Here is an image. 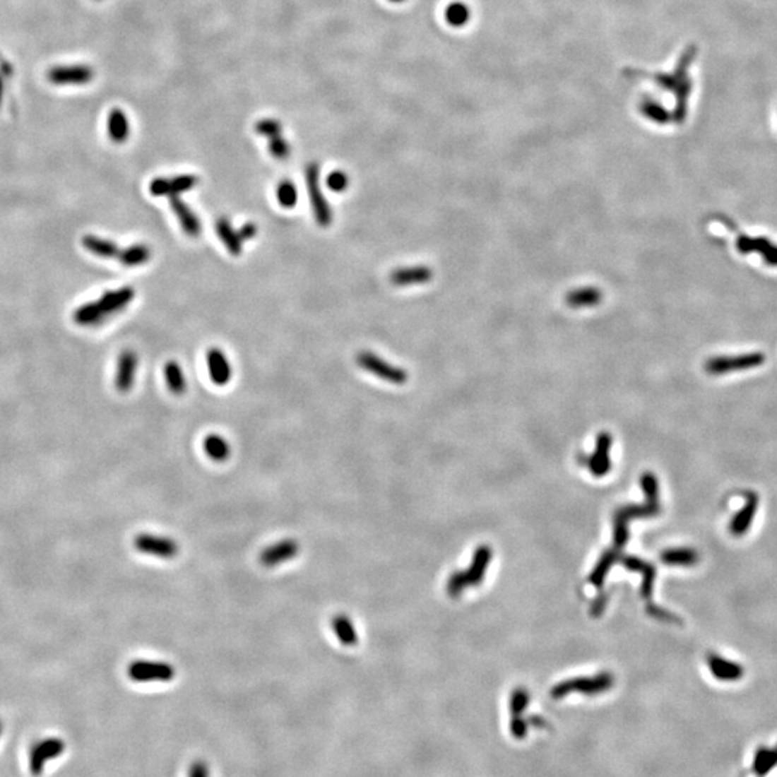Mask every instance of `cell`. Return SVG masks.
Segmentation results:
<instances>
[{"mask_svg": "<svg viewBox=\"0 0 777 777\" xmlns=\"http://www.w3.org/2000/svg\"><path fill=\"white\" fill-rule=\"evenodd\" d=\"M641 485H642V488L646 494V504H643V505H629V507L620 509L615 514V520H613L615 546H613V549L607 550L602 556V559L599 560V563L593 569V571L591 574V580L595 583V585H602V583L605 581V577H606L607 571L610 570L613 563L619 559V552L625 547V544L628 541V523L632 518L656 516L660 510L659 509L658 480H656V477L652 473L643 474L642 478H641Z\"/></svg>", "mask_w": 777, "mask_h": 777, "instance_id": "cell-1", "label": "cell"}, {"mask_svg": "<svg viewBox=\"0 0 777 777\" xmlns=\"http://www.w3.org/2000/svg\"><path fill=\"white\" fill-rule=\"evenodd\" d=\"M492 552L488 546H481L475 550L473 564L468 570L453 573L446 583V592L449 596H459L466 588L477 586L484 580L485 571L491 562Z\"/></svg>", "mask_w": 777, "mask_h": 777, "instance_id": "cell-2", "label": "cell"}, {"mask_svg": "<svg viewBox=\"0 0 777 777\" xmlns=\"http://www.w3.org/2000/svg\"><path fill=\"white\" fill-rule=\"evenodd\" d=\"M305 182L308 189V196L316 220L320 226H328L333 220L331 208L324 196L320 186V166L317 163H309L305 170Z\"/></svg>", "mask_w": 777, "mask_h": 777, "instance_id": "cell-3", "label": "cell"}, {"mask_svg": "<svg viewBox=\"0 0 777 777\" xmlns=\"http://www.w3.org/2000/svg\"><path fill=\"white\" fill-rule=\"evenodd\" d=\"M613 685V677L607 672H603L600 675L592 677V678H577V680H569L557 684L552 689V695L554 698H562L564 695H569L570 692H581L588 695H595L605 692Z\"/></svg>", "mask_w": 777, "mask_h": 777, "instance_id": "cell-4", "label": "cell"}, {"mask_svg": "<svg viewBox=\"0 0 777 777\" xmlns=\"http://www.w3.org/2000/svg\"><path fill=\"white\" fill-rule=\"evenodd\" d=\"M65 752V742L61 737H48L36 742L29 752V769L32 776L37 777L44 771L48 761L59 757Z\"/></svg>", "mask_w": 777, "mask_h": 777, "instance_id": "cell-5", "label": "cell"}, {"mask_svg": "<svg viewBox=\"0 0 777 777\" xmlns=\"http://www.w3.org/2000/svg\"><path fill=\"white\" fill-rule=\"evenodd\" d=\"M356 360L363 370L380 377L384 381L393 383V384H405L408 381L406 370L387 363L386 360H383L381 357H379L372 352L359 353Z\"/></svg>", "mask_w": 777, "mask_h": 777, "instance_id": "cell-6", "label": "cell"}, {"mask_svg": "<svg viewBox=\"0 0 777 777\" xmlns=\"http://www.w3.org/2000/svg\"><path fill=\"white\" fill-rule=\"evenodd\" d=\"M134 547L143 554L166 560L174 559L179 554V544L173 538L150 533H141L136 535Z\"/></svg>", "mask_w": 777, "mask_h": 777, "instance_id": "cell-7", "label": "cell"}, {"mask_svg": "<svg viewBox=\"0 0 777 777\" xmlns=\"http://www.w3.org/2000/svg\"><path fill=\"white\" fill-rule=\"evenodd\" d=\"M176 675L174 667L160 660H134L129 667V677L136 682L172 681Z\"/></svg>", "mask_w": 777, "mask_h": 777, "instance_id": "cell-8", "label": "cell"}, {"mask_svg": "<svg viewBox=\"0 0 777 777\" xmlns=\"http://www.w3.org/2000/svg\"><path fill=\"white\" fill-rule=\"evenodd\" d=\"M94 78L95 71L90 65H59L48 71V80L55 85H87Z\"/></svg>", "mask_w": 777, "mask_h": 777, "instance_id": "cell-9", "label": "cell"}, {"mask_svg": "<svg viewBox=\"0 0 777 777\" xmlns=\"http://www.w3.org/2000/svg\"><path fill=\"white\" fill-rule=\"evenodd\" d=\"M759 507H760V495L753 490L746 491L743 507L731 517L728 524V531L732 537H737V538L743 537L750 531L756 520Z\"/></svg>", "mask_w": 777, "mask_h": 777, "instance_id": "cell-10", "label": "cell"}, {"mask_svg": "<svg viewBox=\"0 0 777 777\" xmlns=\"http://www.w3.org/2000/svg\"><path fill=\"white\" fill-rule=\"evenodd\" d=\"M199 179L194 174H179L174 177H155L150 183V193L153 196H179L180 193L189 191L198 186Z\"/></svg>", "mask_w": 777, "mask_h": 777, "instance_id": "cell-11", "label": "cell"}, {"mask_svg": "<svg viewBox=\"0 0 777 777\" xmlns=\"http://www.w3.org/2000/svg\"><path fill=\"white\" fill-rule=\"evenodd\" d=\"M301 550L299 542L295 538H284L278 542L271 544L259 554V563L263 567H277L285 562L292 560Z\"/></svg>", "mask_w": 777, "mask_h": 777, "instance_id": "cell-12", "label": "cell"}, {"mask_svg": "<svg viewBox=\"0 0 777 777\" xmlns=\"http://www.w3.org/2000/svg\"><path fill=\"white\" fill-rule=\"evenodd\" d=\"M707 665L711 675L721 682H737L746 674V670L740 663H735V660L713 652L707 656Z\"/></svg>", "mask_w": 777, "mask_h": 777, "instance_id": "cell-13", "label": "cell"}, {"mask_svg": "<svg viewBox=\"0 0 777 777\" xmlns=\"http://www.w3.org/2000/svg\"><path fill=\"white\" fill-rule=\"evenodd\" d=\"M610 446H612V437L607 432L599 434L598 439H596V449H595L593 455H591L585 459L586 466L589 468V471L592 473V475L605 477L609 473V470L612 468L610 458H609Z\"/></svg>", "mask_w": 777, "mask_h": 777, "instance_id": "cell-14", "label": "cell"}, {"mask_svg": "<svg viewBox=\"0 0 777 777\" xmlns=\"http://www.w3.org/2000/svg\"><path fill=\"white\" fill-rule=\"evenodd\" d=\"M137 364H138V357L133 350H124V352L120 355L119 364H117L115 387L119 389L121 393H127L131 391L136 380Z\"/></svg>", "mask_w": 777, "mask_h": 777, "instance_id": "cell-15", "label": "cell"}, {"mask_svg": "<svg viewBox=\"0 0 777 777\" xmlns=\"http://www.w3.org/2000/svg\"><path fill=\"white\" fill-rule=\"evenodd\" d=\"M169 199H170V208L176 213L180 222V226L186 235L191 238L199 237L202 232V223L198 215L190 209V206L183 199H180V196H170Z\"/></svg>", "mask_w": 777, "mask_h": 777, "instance_id": "cell-16", "label": "cell"}, {"mask_svg": "<svg viewBox=\"0 0 777 777\" xmlns=\"http://www.w3.org/2000/svg\"><path fill=\"white\" fill-rule=\"evenodd\" d=\"M136 297V291L131 287H123L114 291H107L98 298V305L108 319L109 316L120 313Z\"/></svg>", "mask_w": 777, "mask_h": 777, "instance_id": "cell-17", "label": "cell"}, {"mask_svg": "<svg viewBox=\"0 0 777 777\" xmlns=\"http://www.w3.org/2000/svg\"><path fill=\"white\" fill-rule=\"evenodd\" d=\"M763 356L761 355H753V356H743V357H737V359H730V357H718V359H711L707 362L706 364V370L710 373V374H723V373H728V372H732V370H743L746 367H752V366H757L760 363H763Z\"/></svg>", "mask_w": 777, "mask_h": 777, "instance_id": "cell-18", "label": "cell"}, {"mask_svg": "<svg viewBox=\"0 0 777 777\" xmlns=\"http://www.w3.org/2000/svg\"><path fill=\"white\" fill-rule=\"evenodd\" d=\"M206 363L209 369L210 379L218 386H225L232 379V366L226 355L218 347L209 348L206 353Z\"/></svg>", "mask_w": 777, "mask_h": 777, "instance_id": "cell-19", "label": "cell"}, {"mask_svg": "<svg viewBox=\"0 0 777 777\" xmlns=\"http://www.w3.org/2000/svg\"><path fill=\"white\" fill-rule=\"evenodd\" d=\"M434 277V272L429 266H409V268H399L395 269L391 274V283L396 287H408V285H419L429 283Z\"/></svg>", "mask_w": 777, "mask_h": 777, "instance_id": "cell-20", "label": "cell"}, {"mask_svg": "<svg viewBox=\"0 0 777 777\" xmlns=\"http://www.w3.org/2000/svg\"><path fill=\"white\" fill-rule=\"evenodd\" d=\"M108 136L112 143L123 144L130 136V121L121 108H114L108 114Z\"/></svg>", "mask_w": 777, "mask_h": 777, "instance_id": "cell-21", "label": "cell"}, {"mask_svg": "<svg viewBox=\"0 0 777 777\" xmlns=\"http://www.w3.org/2000/svg\"><path fill=\"white\" fill-rule=\"evenodd\" d=\"M622 564H624L627 569L629 570H635V571H641L643 574V581H642V588H641V593H642V598L649 600L651 596H652V588H653V580H655V574H656V570L652 564L646 563V562H642L641 559L638 557H632V556H622L620 559Z\"/></svg>", "mask_w": 777, "mask_h": 777, "instance_id": "cell-22", "label": "cell"}, {"mask_svg": "<svg viewBox=\"0 0 777 777\" xmlns=\"http://www.w3.org/2000/svg\"><path fill=\"white\" fill-rule=\"evenodd\" d=\"M331 629L343 646H356L359 643V635L352 619L344 613H337L331 617Z\"/></svg>", "mask_w": 777, "mask_h": 777, "instance_id": "cell-23", "label": "cell"}, {"mask_svg": "<svg viewBox=\"0 0 777 777\" xmlns=\"http://www.w3.org/2000/svg\"><path fill=\"white\" fill-rule=\"evenodd\" d=\"M660 560L664 564L672 567H692L699 562V554L691 547H675L660 553Z\"/></svg>", "mask_w": 777, "mask_h": 777, "instance_id": "cell-24", "label": "cell"}, {"mask_svg": "<svg viewBox=\"0 0 777 777\" xmlns=\"http://www.w3.org/2000/svg\"><path fill=\"white\" fill-rule=\"evenodd\" d=\"M216 233L219 235V238L222 239L223 245L226 247V249L232 254V255H241L242 254V249H244V241L241 239L238 230L233 229L232 223L229 222L227 218H220L218 219L216 222Z\"/></svg>", "mask_w": 777, "mask_h": 777, "instance_id": "cell-25", "label": "cell"}, {"mask_svg": "<svg viewBox=\"0 0 777 777\" xmlns=\"http://www.w3.org/2000/svg\"><path fill=\"white\" fill-rule=\"evenodd\" d=\"M602 298H603V294L600 290L595 288V287H585V288H580V290H574L571 292L567 294L566 297V304L570 307V308H591V307H595L598 304L602 302Z\"/></svg>", "mask_w": 777, "mask_h": 777, "instance_id": "cell-26", "label": "cell"}, {"mask_svg": "<svg viewBox=\"0 0 777 777\" xmlns=\"http://www.w3.org/2000/svg\"><path fill=\"white\" fill-rule=\"evenodd\" d=\"M777 767V745L773 747H759L754 753L752 771L757 777L767 776L773 769Z\"/></svg>", "mask_w": 777, "mask_h": 777, "instance_id": "cell-27", "label": "cell"}, {"mask_svg": "<svg viewBox=\"0 0 777 777\" xmlns=\"http://www.w3.org/2000/svg\"><path fill=\"white\" fill-rule=\"evenodd\" d=\"M73 320H75L76 324L84 326V327H95V326L102 324L107 320V317L102 313V309L98 305V302L91 301V302H87L81 307H78L73 311Z\"/></svg>", "mask_w": 777, "mask_h": 777, "instance_id": "cell-28", "label": "cell"}, {"mask_svg": "<svg viewBox=\"0 0 777 777\" xmlns=\"http://www.w3.org/2000/svg\"><path fill=\"white\" fill-rule=\"evenodd\" d=\"M83 245L87 251L101 258H117L120 254V248L115 242L95 235H85L83 238Z\"/></svg>", "mask_w": 777, "mask_h": 777, "instance_id": "cell-29", "label": "cell"}, {"mask_svg": "<svg viewBox=\"0 0 777 777\" xmlns=\"http://www.w3.org/2000/svg\"><path fill=\"white\" fill-rule=\"evenodd\" d=\"M165 376H166V383H167V387L169 391L176 395V396H182L186 393V389H187V381H186V376L180 367V364L174 360L169 362L166 366H165Z\"/></svg>", "mask_w": 777, "mask_h": 777, "instance_id": "cell-30", "label": "cell"}, {"mask_svg": "<svg viewBox=\"0 0 777 777\" xmlns=\"http://www.w3.org/2000/svg\"><path fill=\"white\" fill-rule=\"evenodd\" d=\"M203 449L216 462H225L230 455V448L223 437L210 434L203 439Z\"/></svg>", "mask_w": 777, "mask_h": 777, "instance_id": "cell-31", "label": "cell"}, {"mask_svg": "<svg viewBox=\"0 0 777 777\" xmlns=\"http://www.w3.org/2000/svg\"><path fill=\"white\" fill-rule=\"evenodd\" d=\"M117 258L120 259L124 266H137L146 263L151 258V249L144 244H137L120 251Z\"/></svg>", "mask_w": 777, "mask_h": 777, "instance_id": "cell-32", "label": "cell"}, {"mask_svg": "<svg viewBox=\"0 0 777 777\" xmlns=\"http://www.w3.org/2000/svg\"><path fill=\"white\" fill-rule=\"evenodd\" d=\"M639 109L643 117L656 124H667L671 121L670 112L663 105L652 100H642L639 104Z\"/></svg>", "mask_w": 777, "mask_h": 777, "instance_id": "cell-33", "label": "cell"}, {"mask_svg": "<svg viewBox=\"0 0 777 777\" xmlns=\"http://www.w3.org/2000/svg\"><path fill=\"white\" fill-rule=\"evenodd\" d=\"M277 198L281 206L285 209H292L298 201V191L295 184L291 180H283L277 187Z\"/></svg>", "mask_w": 777, "mask_h": 777, "instance_id": "cell-34", "label": "cell"}, {"mask_svg": "<svg viewBox=\"0 0 777 777\" xmlns=\"http://www.w3.org/2000/svg\"><path fill=\"white\" fill-rule=\"evenodd\" d=\"M445 19L451 26H463L470 19V9L459 2L451 4L445 11Z\"/></svg>", "mask_w": 777, "mask_h": 777, "instance_id": "cell-35", "label": "cell"}, {"mask_svg": "<svg viewBox=\"0 0 777 777\" xmlns=\"http://www.w3.org/2000/svg\"><path fill=\"white\" fill-rule=\"evenodd\" d=\"M268 150L269 153L272 154V158H275L278 160H285L290 153H291V146L290 143L280 134V136H275L269 138L268 141Z\"/></svg>", "mask_w": 777, "mask_h": 777, "instance_id": "cell-36", "label": "cell"}, {"mask_svg": "<svg viewBox=\"0 0 777 777\" xmlns=\"http://www.w3.org/2000/svg\"><path fill=\"white\" fill-rule=\"evenodd\" d=\"M255 131L256 134L269 140L283 133V124L280 120H275V119H263L255 124Z\"/></svg>", "mask_w": 777, "mask_h": 777, "instance_id": "cell-37", "label": "cell"}, {"mask_svg": "<svg viewBox=\"0 0 777 777\" xmlns=\"http://www.w3.org/2000/svg\"><path fill=\"white\" fill-rule=\"evenodd\" d=\"M327 186L333 191H344L348 187V176L343 170H334L327 177Z\"/></svg>", "mask_w": 777, "mask_h": 777, "instance_id": "cell-38", "label": "cell"}, {"mask_svg": "<svg viewBox=\"0 0 777 777\" xmlns=\"http://www.w3.org/2000/svg\"><path fill=\"white\" fill-rule=\"evenodd\" d=\"M646 612H648L649 616L663 620V622H667V624H681V619L677 615H674V613H671V612H668L663 607H659V606H655V605L649 603L646 606Z\"/></svg>", "mask_w": 777, "mask_h": 777, "instance_id": "cell-39", "label": "cell"}, {"mask_svg": "<svg viewBox=\"0 0 777 777\" xmlns=\"http://www.w3.org/2000/svg\"><path fill=\"white\" fill-rule=\"evenodd\" d=\"M528 703V694L526 692V689L520 688V689H516V692L513 694V698H511V710L514 713V716H518L527 706Z\"/></svg>", "mask_w": 777, "mask_h": 777, "instance_id": "cell-40", "label": "cell"}, {"mask_svg": "<svg viewBox=\"0 0 777 777\" xmlns=\"http://www.w3.org/2000/svg\"><path fill=\"white\" fill-rule=\"evenodd\" d=\"M189 777H209V769L203 761L193 763V766L190 767Z\"/></svg>", "mask_w": 777, "mask_h": 777, "instance_id": "cell-41", "label": "cell"}, {"mask_svg": "<svg viewBox=\"0 0 777 777\" xmlns=\"http://www.w3.org/2000/svg\"><path fill=\"white\" fill-rule=\"evenodd\" d=\"M238 233H239V237L244 242L249 241L254 237H256V225L255 223H247L238 230Z\"/></svg>", "mask_w": 777, "mask_h": 777, "instance_id": "cell-42", "label": "cell"}, {"mask_svg": "<svg viewBox=\"0 0 777 777\" xmlns=\"http://www.w3.org/2000/svg\"><path fill=\"white\" fill-rule=\"evenodd\" d=\"M606 605V596H602L600 599H598L593 606H592V613L593 616H599L602 612H603V607Z\"/></svg>", "mask_w": 777, "mask_h": 777, "instance_id": "cell-43", "label": "cell"}, {"mask_svg": "<svg viewBox=\"0 0 777 777\" xmlns=\"http://www.w3.org/2000/svg\"><path fill=\"white\" fill-rule=\"evenodd\" d=\"M4 94H5V84L2 76H0V105H2V101H4Z\"/></svg>", "mask_w": 777, "mask_h": 777, "instance_id": "cell-44", "label": "cell"}, {"mask_svg": "<svg viewBox=\"0 0 777 777\" xmlns=\"http://www.w3.org/2000/svg\"><path fill=\"white\" fill-rule=\"evenodd\" d=\"M389 2H392V4H402V2H405V0H389Z\"/></svg>", "mask_w": 777, "mask_h": 777, "instance_id": "cell-45", "label": "cell"}, {"mask_svg": "<svg viewBox=\"0 0 777 777\" xmlns=\"http://www.w3.org/2000/svg\"><path fill=\"white\" fill-rule=\"evenodd\" d=\"M2 730H4V724H2V721H0V735H2Z\"/></svg>", "mask_w": 777, "mask_h": 777, "instance_id": "cell-46", "label": "cell"}, {"mask_svg": "<svg viewBox=\"0 0 777 777\" xmlns=\"http://www.w3.org/2000/svg\"><path fill=\"white\" fill-rule=\"evenodd\" d=\"M97 2H100V0H97Z\"/></svg>", "mask_w": 777, "mask_h": 777, "instance_id": "cell-47", "label": "cell"}]
</instances>
